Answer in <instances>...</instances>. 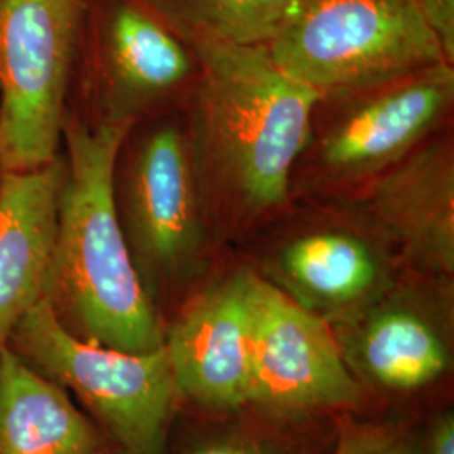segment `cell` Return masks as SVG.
Here are the masks:
<instances>
[{
    "label": "cell",
    "mask_w": 454,
    "mask_h": 454,
    "mask_svg": "<svg viewBox=\"0 0 454 454\" xmlns=\"http://www.w3.org/2000/svg\"><path fill=\"white\" fill-rule=\"evenodd\" d=\"M418 422L380 414L341 416L333 454H416Z\"/></svg>",
    "instance_id": "18"
},
{
    "label": "cell",
    "mask_w": 454,
    "mask_h": 454,
    "mask_svg": "<svg viewBox=\"0 0 454 454\" xmlns=\"http://www.w3.org/2000/svg\"><path fill=\"white\" fill-rule=\"evenodd\" d=\"M9 348L56 382L108 439L114 454H162L179 412L165 350L133 354L78 340L41 300L14 326Z\"/></svg>",
    "instance_id": "6"
},
{
    "label": "cell",
    "mask_w": 454,
    "mask_h": 454,
    "mask_svg": "<svg viewBox=\"0 0 454 454\" xmlns=\"http://www.w3.org/2000/svg\"><path fill=\"white\" fill-rule=\"evenodd\" d=\"M0 454H114L67 390L0 347Z\"/></svg>",
    "instance_id": "15"
},
{
    "label": "cell",
    "mask_w": 454,
    "mask_h": 454,
    "mask_svg": "<svg viewBox=\"0 0 454 454\" xmlns=\"http://www.w3.org/2000/svg\"><path fill=\"white\" fill-rule=\"evenodd\" d=\"M395 246L406 266L454 276V146L431 137L404 160L345 197Z\"/></svg>",
    "instance_id": "13"
},
{
    "label": "cell",
    "mask_w": 454,
    "mask_h": 454,
    "mask_svg": "<svg viewBox=\"0 0 454 454\" xmlns=\"http://www.w3.org/2000/svg\"><path fill=\"white\" fill-rule=\"evenodd\" d=\"M199 73L185 129L212 241L243 247L292 195L322 95L286 74L266 46L192 43Z\"/></svg>",
    "instance_id": "1"
},
{
    "label": "cell",
    "mask_w": 454,
    "mask_h": 454,
    "mask_svg": "<svg viewBox=\"0 0 454 454\" xmlns=\"http://www.w3.org/2000/svg\"><path fill=\"white\" fill-rule=\"evenodd\" d=\"M246 404L294 418L369 414L332 326L260 276Z\"/></svg>",
    "instance_id": "11"
},
{
    "label": "cell",
    "mask_w": 454,
    "mask_h": 454,
    "mask_svg": "<svg viewBox=\"0 0 454 454\" xmlns=\"http://www.w3.org/2000/svg\"><path fill=\"white\" fill-rule=\"evenodd\" d=\"M63 150L33 170L4 174L0 187V347L43 300L65 182Z\"/></svg>",
    "instance_id": "14"
},
{
    "label": "cell",
    "mask_w": 454,
    "mask_h": 454,
    "mask_svg": "<svg viewBox=\"0 0 454 454\" xmlns=\"http://www.w3.org/2000/svg\"><path fill=\"white\" fill-rule=\"evenodd\" d=\"M453 101L454 69L446 63L320 98L292 192L354 194L434 137Z\"/></svg>",
    "instance_id": "5"
},
{
    "label": "cell",
    "mask_w": 454,
    "mask_h": 454,
    "mask_svg": "<svg viewBox=\"0 0 454 454\" xmlns=\"http://www.w3.org/2000/svg\"><path fill=\"white\" fill-rule=\"evenodd\" d=\"M418 5L446 61L454 66V0H418Z\"/></svg>",
    "instance_id": "20"
},
{
    "label": "cell",
    "mask_w": 454,
    "mask_h": 454,
    "mask_svg": "<svg viewBox=\"0 0 454 454\" xmlns=\"http://www.w3.org/2000/svg\"><path fill=\"white\" fill-rule=\"evenodd\" d=\"M129 127H90L66 118V174L43 300L78 340L148 354L163 347L116 217L114 167Z\"/></svg>",
    "instance_id": "2"
},
{
    "label": "cell",
    "mask_w": 454,
    "mask_h": 454,
    "mask_svg": "<svg viewBox=\"0 0 454 454\" xmlns=\"http://www.w3.org/2000/svg\"><path fill=\"white\" fill-rule=\"evenodd\" d=\"M414 450L416 454H454V404L419 419Z\"/></svg>",
    "instance_id": "19"
},
{
    "label": "cell",
    "mask_w": 454,
    "mask_h": 454,
    "mask_svg": "<svg viewBox=\"0 0 454 454\" xmlns=\"http://www.w3.org/2000/svg\"><path fill=\"white\" fill-rule=\"evenodd\" d=\"M197 73L194 49L140 0H91L67 116L133 129L168 114Z\"/></svg>",
    "instance_id": "9"
},
{
    "label": "cell",
    "mask_w": 454,
    "mask_h": 454,
    "mask_svg": "<svg viewBox=\"0 0 454 454\" xmlns=\"http://www.w3.org/2000/svg\"><path fill=\"white\" fill-rule=\"evenodd\" d=\"M91 0H0V162L33 170L63 146Z\"/></svg>",
    "instance_id": "8"
},
{
    "label": "cell",
    "mask_w": 454,
    "mask_h": 454,
    "mask_svg": "<svg viewBox=\"0 0 454 454\" xmlns=\"http://www.w3.org/2000/svg\"><path fill=\"white\" fill-rule=\"evenodd\" d=\"M256 288L243 256H226L163 326L180 406L217 412L246 404Z\"/></svg>",
    "instance_id": "12"
},
{
    "label": "cell",
    "mask_w": 454,
    "mask_h": 454,
    "mask_svg": "<svg viewBox=\"0 0 454 454\" xmlns=\"http://www.w3.org/2000/svg\"><path fill=\"white\" fill-rule=\"evenodd\" d=\"M4 174H5V168H4V165L0 162V187H2V180H4Z\"/></svg>",
    "instance_id": "21"
},
{
    "label": "cell",
    "mask_w": 454,
    "mask_h": 454,
    "mask_svg": "<svg viewBox=\"0 0 454 454\" xmlns=\"http://www.w3.org/2000/svg\"><path fill=\"white\" fill-rule=\"evenodd\" d=\"M114 202L135 273L165 326L226 258L206 224L179 120L162 114L127 133Z\"/></svg>",
    "instance_id": "3"
},
{
    "label": "cell",
    "mask_w": 454,
    "mask_h": 454,
    "mask_svg": "<svg viewBox=\"0 0 454 454\" xmlns=\"http://www.w3.org/2000/svg\"><path fill=\"white\" fill-rule=\"evenodd\" d=\"M330 326L369 414L421 419L454 404V276L406 266L367 307Z\"/></svg>",
    "instance_id": "4"
},
{
    "label": "cell",
    "mask_w": 454,
    "mask_h": 454,
    "mask_svg": "<svg viewBox=\"0 0 454 454\" xmlns=\"http://www.w3.org/2000/svg\"><path fill=\"white\" fill-rule=\"evenodd\" d=\"M266 49L322 97L450 65L418 0H303Z\"/></svg>",
    "instance_id": "7"
},
{
    "label": "cell",
    "mask_w": 454,
    "mask_h": 454,
    "mask_svg": "<svg viewBox=\"0 0 454 454\" xmlns=\"http://www.w3.org/2000/svg\"><path fill=\"white\" fill-rule=\"evenodd\" d=\"M187 44L266 46L303 0H140Z\"/></svg>",
    "instance_id": "17"
},
{
    "label": "cell",
    "mask_w": 454,
    "mask_h": 454,
    "mask_svg": "<svg viewBox=\"0 0 454 454\" xmlns=\"http://www.w3.org/2000/svg\"><path fill=\"white\" fill-rule=\"evenodd\" d=\"M343 209L275 219L241 253L262 281L328 325L354 317L406 268L379 229Z\"/></svg>",
    "instance_id": "10"
},
{
    "label": "cell",
    "mask_w": 454,
    "mask_h": 454,
    "mask_svg": "<svg viewBox=\"0 0 454 454\" xmlns=\"http://www.w3.org/2000/svg\"><path fill=\"white\" fill-rule=\"evenodd\" d=\"M341 416H283L243 404L179 407L162 454H333Z\"/></svg>",
    "instance_id": "16"
}]
</instances>
